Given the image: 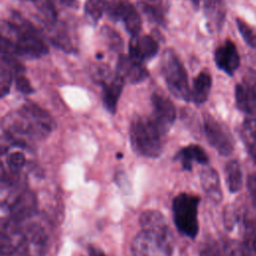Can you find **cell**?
I'll return each mask as SVG.
<instances>
[{"label":"cell","mask_w":256,"mask_h":256,"mask_svg":"<svg viewBox=\"0 0 256 256\" xmlns=\"http://www.w3.org/2000/svg\"><path fill=\"white\" fill-rule=\"evenodd\" d=\"M1 127L4 133L15 140L17 146L25 147L29 141L47 137L55 123L47 111L28 102L20 109L7 113L1 120Z\"/></svg>","instance_id":"obj_1"},{"label":"cell","mask_w":256,"mask_h":256,"mask_svg":"<svg viewBox=\"0 0 256 256\" xmlns=\"http://www.w3.org/2000/svg\"><path fill=\"white\" fill-rule=\"evenodd\" d=\"M130 141L133 150L145 157L156 158L163 152V133L150 117L137 116L130 124Z\"/></svg>","instance_id":"obj_2"},{"label":"cell","mask_w":256,"mask_h":256,"mask_svg":"<svg viewBox=\"0 0 256 256\" xmlns=\"http://www.w3.org/2000/svg\"><path fill=\"white\" fill-rule=\"evenodd\" d=\"M200 197L190 193H180L172 201L173 220L178 231L189 237L195 238L199 231L198 206Z\"/></svg>","instance_id":"obj_3"},{"label":"cell","mask_w":256,"mask_h":256,"mask_svg":"<svg viewBox=\"0 0 256 256\" xmlns=\"http://www.w3.org/2000/svg\"><path fill=\"white\" fill-rule=\"evenodd\" d=\"M161 68L170 92L179 99L190 101L191 90L189 88L186 69L171 49H168L163 53Z\"/></svg>","instance_id":"obj_4"},{"label":"cell","mask_w":256,"mask_h":256,"mask_svg":"<svg viewBox=\"0 0 256 256\" xmlns=\"http://www.w3.org/2000/svg\"><path fill=\"white\" fill-rule=\"evenodd\" d=\"M133 256H172L171 232L143 228L133 239Z\"/></svg>","instance_id":"obj_5"},{"label":"cell","mask_w":256,"mask_h":256,"mask_svg":"<svg viewBox=\"0 0 256 256\" xmlns=\"http://www.w3.org/2000/svg\"><path fill=\"white\" fill-rule=\"evenodd\" d=\"M204 132L209 144L221 155L233 152L234 141L229 129L210 115L204 117Z\"/></svg>","instance_id":"obj_6"},{"label":"cell","mask_w":256,"mask_h":256,"mask_svg":"<svg viewBox=\"0 0 256 256\" xmlns=\"http://www.w3.org/2000/svg\"><path fill=\"white\" fill-rule=\"evenodd\" d=\"M151 102L153 111L150 118L163 133L167 134L176 118L175 106L168 97L159 93L152 95Z\"/></svg>","instance_id":"obj_7"},{"label":"cell","mask_w":256,"mask_h":256,"mask_svg":"<svg viewBox=\"0 0 256 256\" xmlns=\"http://www.w3.org/2000/svg\"><path fill=\"white\" fill-rule=\"evenodd\" d=\"M8 209L15 223L32 217L37 209V199L34 192L28 189L18 192L8 204Z\"/></svg>","instance_id":"obj_8"},{"label":"cell","mask_w":256,"mask_h":256,"mask_svg":"<svg viewBox=\"0 0 256 256\" xmlns=\"http://www.w3.org/2000/svg\"><path fill=\"white\" fill-rule=\"evenodd\" d=\"M23 250L26 256H46L48 252V235L39 225L32 224L23 234Z\"/></svg>","instance_id":"obj_9"},{"label":"cell","mask_w":256,"mask_h":256,"mask_svg":"<svg viewBox=\"0 0 256 256\" xmlns=\"http://www.w3.org/2000/svg\"><path fill=\"white\" fill-rule=\"evenodd\" d=\"M115 74L119 75L124 81L131 84H137L144 81L149 73L143 62L133 60L129 56L121 55L117 62Z\"/></svg>","instance_id":"obj_10"},{"label":"cell","mask_w":256,"mask_h":256,"mask_svg":"<svg viewBox=\"0 0 256 256\" xmlns=\"http://www.w3.org/2000/svg\"><path fill=\"white\" fill-rule=\"evenodd\" d=\"M214 60L217 67L228 75H233L240 65V56L237 48L229 39L216 49Z\"/></svg>","instance_id":"obj_11"},{"label":"cell","mask_w":256,"mask_h":256,"mask_svg":"<svg viewBox=\"0 0 256 256\" xmlns=\"http://www.w3.org/2000/svg\"><path fill=\"white\" fill-rule=\"evenodd\" d=\"M158 52L157 41L148 35L139 37H131L129 43V57L133 60L144 62L145 60L153 58Z\"/></svg>","instance_id":"obj_12"},{"label":"cell","mask_w":256,"mask_h":256,"mask_svg":"<svg viewBox=\"0 0 256 256\" xmlns=\"http://www.w3.org/2000/svg\"><path fill=\"white\" fill-rule=\"evenodd\" d=\"M234 207L236 212V225L239 226L244 241L250 244L256 232V212L244 203L234 205Z\"/></svg>","instance_id":"obj_13"},{"label":"cell","mask_w":256,"mask_h":256,"mask_svg":"<svg viewBox=\"0 0 256 256\" xmlns=\"http://www.w3.org/2000/svg\"><path fill=\"white\" fill-rule=\"evenodd\" d=\"M174 159L179 161L182 168L187 171L192 170V165L194 162L199 164H207L209 161L205 150L197 144H190L183 147L176 153Z\"/></svg>","instance_id":"obj_14"},{"label":"cell","mask_w":256,"mask_h":256,"mask_svg":"<svg viewBox=\"0 0 256 256\" xmlns=\"http://www.w3.org/2000/svg\"><path fill=\"white\" fill-rule=\"evenodd\" d=\"M124 79L117 74H114L111 80H109L106 84L103 85L102 91V99L105 108L110 113H115L117 108L118 100L121 96L123 87H124Z\"/></svg>","instance_id":"obj_15"},{"label":"cell","mask_w":256,"mask_h":256,"mask_svg":"<svg viewBox=\"0 0 256 256\" xmlns=\"http://www.w3.org/2000/svg\"><path fill=\"white\" fill-rule=\"evenodd\" d=\"M235 98L238 108L250 115H256V91L245 83L235 87Z\"/></svg>","instance_id":"obj_16"},{"label":"cell","mask_w":256,"mask_h":256,"mask_svg":"<svg viewBox=\"0 0 256 256\" xmlns=\"http://www.w3.org/2000/svg\"><path fill=\"white\" fill-rule=\"evenodd\" d=\"M200 182L204 192L214 201L219 202L222 199L219 177L215 169L211 167L204 168L200 173Z\"/></svg>","instance_id":"obj_17"},{"label":"cell","mask_w":256,"mask_h":256,"mask_svg":"<svg viewBox=\"0 0 256 256\" xmlns=\"http://www.w3.org/2000/svg\"><path fill=\"white\" fill-rule=\"evenodd\" d=\"M204 13L212 29H220L224 23L226 8L223 0H204Z\"/></svg>","instance_id":"obj_18"},{"label":"cell","mask_w":256,"mask_h":256,"mask_svg":"<svg viewBox=\"0 0 256 256\" xmlns=\"http://www.w3.org/2000/svg\"><path fill=\"white\" fill-rule=\"evenodd\" d=\"M212 86V79L207 71H201L194 79L191 90V100L196 104L204 103L210 93Z\"/></svg>","instance_id":"obj_19"},{"label":"cell","mask_w":256,"mask_h":256,"mask_svg":"<svg viewBox=\"0 0 256 256\" xmlns=\"http://www.w3.org/2000/svg\"><path fill=\"white\" fill-rule=\"evenodd\" d=\"M139 223L142 228L152 229V230H157L162 232H170V229L168 227V224L164 216L159 211H155V210L144 211L139 218Z\"/></svg>","instance_id":"obj_20"},{"label":"cell","mask_w":256,"mask_h":256,"mask_svg":"<svg viewBox=\"0 0 256 256\" xmlns=\"http://www.w3.org/2000/svg\"><path fill=\"white\" fill-rule=\"evenodd\" d=\"M225 178L230 192L236 193L241 189L243 185V175L241 167L236 160H231L226 164Z\"/></svg>","instance_id":"obj_21"},{"label":"cell","mask_w":256,"mask_h":256,"mask_svg":"<svg viewBox=\"0 0 256 256\" xmlns=\"http://www.w3.org/2000/svg\"><path fill=\"white\" fill-rule=\"evenodd\" d=\"M49 24L52 26L48 28V31L50 32V35H49L50 41L59 49L65 52H71L73 50V44L68 33L64 29L58 28L55 22H52Z\"/></svg>","instance_id":"obj_22"},{"label":"cell","mask_w":256,"mask_h":256,"mask_svg":"<svg viewBox=\"0 0 256 256\" xmlns=\"http://www.w3.org/2000/svg\"><path fill=\"white\" fill-rule=\"evenodd\" d=\"M225 256H252V249L249 243L240 240H229L224 246Z\"/></svg>","instance_id":"obj_23"},{"label":"cell","mask_w":256,"mask_h":256,"mask_svg":"<svg viewBox=\"0 0 256 256\" xmlns=\"http://www.w3.org/2000/svg\"><path fill=\"white\" fill-rule=\"evenodd\" d=\"M122 21L124 22L126 30L132 37L139 35L141 30V17L133 5L123 16Z\"/></svg>","instance_id":"obj_24"},{"label":"cell","mask_w":256,"mask_h":256,"mask_svg":"<svg viewBox=\"0 0 256 256\" xmlns=\"http://www.w3.org/2000/svg\"><path fill=\"white\" fill-rule=\"evenodd\" d=\"M132 4L128 0H111L107 3L106 12L113 21L122 20L126 12L131 8Z\"/></svg>","instance_id":"obj_25"},{"label":"cell","mask_w":256,"mask_h":256,"mask_svg":"<svg viewBox=\"0 0 256 256\" xmlns=\"http://www.w3.org/2000/svg\"><path fill=\"white\" fill-rule=\"evenodd\" d=\"M106 0H87L84 6L85 15L92 22H97L106 11Z\"/></svg>","instance_id":"obj_26"},{"label":"cell","mask_w":256,"mask_h":256,"mask_svg":"<svg viewBox=\"0 0 256 256\" xmlns=\"http://www.w3.org/2000/svg\"><path fill=\"white\" fill-rule=\"evenodd\" d=\"M90 74L94 82L101 84L102 86L106 84L109 80H111L112 77L114 76L112 75L110 67L103 63L94 64L90 69Z\"/></svg>","instance_id":"obj_27"},{"label":"cell","mask_w":256,"mask_h":256,"mask_svg":"<svg viewBox=\"0 0 256 256\" xmlns=\"http://www.w3.org/2000/svg\"><path fill=\"white\" fill-rule=\"evenodd\" d=\"M13 71L3 63H0V98L6 96L12 84Z\"/></svg>","instance_id":"obj_28"},{"label":"cell","mask_w":256,"mask_h":256,"mask_svg":"<svg viewBox=\"0 0 256 256\" xmlns=\"http://www.w3.org/2000/svg\"><path fill=\"white\" fill-rule=\"evenodd\" d=\"M236 24L245 42L252 48L256 49V29L249 26L246 22H244L239 18L236 20Z\"/></svg>","instance_id":"obj_29"},{"label":"cell","mask_w":256,"mask_h":256,"mask_svg":"<svg viewBox=\"0 0 256 256\" xmlns=\"http://www.w3.org/2000/svg\"><path fill=\"white\" fill-rule=\"evenodd\" d=\"M18 248V244L12 239V237L6 233L0 231V256H11Z\"/></svg>","instance_id":"obj_30"},{"label":"cell","mask_w":256,"mask_h":256,"mask_svg":"<svg viewBox=\"0 0 256 256\" xmlns=\"http://www.w3.org/2000/svg\"><path fill=\"white\" fill-rule=\"evenodd\" d=\"M25 161H26V159L22 152L16 151V152L11 153L7 157V165H8L9 171L13 174L19 173L21 171V169L24 167Z\"/></svg>","instance_id":"obj_31"},{"label":"cell","mask_w":256,"mask_h":256,"mask_svg":"<svg viewBox=\"0 0 256 256\" xmlns=\"http://www.w3.org/2000/svg\"><path fill=\"white\" fill-rule=\"evenodd\" d=\"M101 34L111 49L115 51H118L121 49L122 40L120 36L113 29H111L110 27H104L101 31Z\"/></svg>","instance_id":"obj_32"},{"label":"cell","mask_w":256,"mask_h":256,"mask_svg":"<svg viewBox=\"0 0 256 256\" xmlns=\"http://www.w3.org/2000/svg\"><path fill=\"white\" fill-rule=\"evenodd\" d=\"M140 6H141L142 11L147 15V17L151 21H154V22L160 23V24H162L164 22V16H163L162 10L159 7L149 5L147 3H141Z\"/></svg>","instance_id":"obj_33"},{"label":"cell","mask_w":256,"mask_h":256,"mask_svg":"<svg viewBox=\"0 0 256 256\" xmlns=\"http://www.w3.org/2000/svg\"><path fill=\"white\" fill-rule=\"evenodd\" d=\"M243 129L248 142L256 144V118H246L243 122Z\"/></svg>","instance_id":"obj_34"},{"label":"cell","mask_w":256,"mask_h":256,"mask_svg":"<svg viewBox=\"0 0 256 256\" xmlns=\"http://www.w3.org/2000/svg\"><path fill=\"white\" fill-rule=\"evenodd\" d=\"M15 81H16V87L20 92L24 94H30L33 92V88L29 80L24 75V73L15 74Z\"/></svg>","instance_id":"obj_35"},{"label":"cell","mask_w":256,"mask_h":256,"mask_svg":"<svg viewBox=\"0 0 256 256\" xmlns=\"http://www.w3.org/2000/svg\"><path fill=\"white\" fill-rule=\"evenodd\" d=\"M224 224L227 230H232L236 225V212L234 205L227 206L224 210Z\"/></svg>","instance_id":"obj_36"},{"label":"cell","mask_w":256,"mask_h":256,"mask_svg":"<svg viewBox=\"0 0 256 256\" xmlns=\"http://www.w3.org/2000/svg\"><path fill=\"white\" fill-rule=\"evenodd\" d=\"M12 146H17V143L11 136L6 133L0 135V156L6 154Z\"/></svg>","instance_id":"obj_37"},{"label":"cell","mask_w":256,"mask_h":256,"mask_svg":"<svg viewBox=\"0 0 256 256\" xmlns=\"http://www.w3.org/2000/svg\"><path fill=\"white\" fill-rule=\"evenodd\" d=\"M247 187L252 198L253 204L256 206V173L249 175L247 180Z\"/></svg>","instance_id":"obj_38"},{"label":"cell","mask_w":256,"mask_h":256,"mask_svg":"<svg viewBox=\"0 0 256 256\" xmlns=\"http://www.w3.org/2000/svg\"><path fill=\"white\" fill-rule=\"evenodd\" d=\"M12 183H13V179L7 173L3 164L0 162V189L6 186H10Z\"/></svg>","instance_id":"obj_39"},{"label":"cell","mask_w":256,"mask_h":256,"mask_svg":"<svg viewBox=\"0 0 256 256\" xmlns=\"http://www.w3.org/2000/svg\"><path fill=\"white\" fill-rule=\"evenodd\" d=\"M200 256H221V254L215 245H208L202 249Z\"/></svg>","instance_id":"obj_40"},{"label":"cell","mask_w":256,"mask_h":256,"mask_svg":"<svg viewBox=\"0 0 256 256\" xmlns=\"http://www.w3.org/2000/svg\"><path fill=\"white\" fill-rule=\"evenodd\" d=\"M245 84L256 91V71H253L249 74L248 78L245 81Z\"/></svg>","instance_id":"obj_41"},{"label":"cell","mask_w":256,"mask_h":256,"mask_svg":"<svg viewBox=\"0 0 256 256\" xmlns=\"http://www.w3.org/2000/svg\"><path fill=\"white\" fill-rule=\"evenodd\" d=\"M246 145H247V150H248L250 156L252 157L253 161L256 163V144L246 141Z\"/></svg>","instance_id":"obj_42"},{"label":"cell","mask_w":256,"mask_h":256,"mask_svg":"<svg viewBox=\"0 0 256 256\" xmlns=\"http://www.w3.org/2000/svg\"><path fill=\"white\" fill-rule=\"evenodd\" d=\"M88 254L89 256H106L104 254V252H102L100 249L98 248H95L93 246H90L89 249H88Z\"/></svg>","instance_id":"obj_43"},{"label":"cell","mask_w":256,"mask_h":256,"mask_svg":"<svg viewBox=\"0 0 256 256\" xmlns=\"http://www.w3.org/2000/svg\"><path fill=\"white\" fill-rule=\"evenodd\" d=\"M62 3H64L66 6L70 8H77L78 7V1L77 0H60Z\"/></svg>","instance_id":"obj_44"},{"label":"cell","mask_w":256,"mask_h":256,"mask_svg":"<svg viewBox=\"0 0 256 256\" xmlns=\"http://www.w3.org/2000/svg\"><path fill=\"white\" fill-rule=\"evenodd\" d=\"M251 249L253 250V252H254V254H255V256H256V234L254 235V237L252 238V240H251Z\"/></svg>","instance_id":"obj_45"},{"label":"cell","mask_w":256,"mask_h":256,"mask_svg":"<svg viewBox=\"0 0 256 256\" xmlns=\"http://www.w3.org/2000/svg\"><path fill=\"white\" fill-rule=\"evenodd\" d=\"M192 1H193L194 3H196V4H198V3H199L201 0H192Z\"/></svg>","instance_id":"obj_46"},{"label":"cell","mask_w":256,"mask_h":256,"mask_svg":"<svg viewBox=\"0 0 256 256\" xmlns=\"http://www.w3.org/2000/svg\"><path fill=\"white\" fill-rule=\"evenodd\" d=\"M32 1H34V0H32Z\"/></svg>","instance_id":"obj_47"}]
</instances>
